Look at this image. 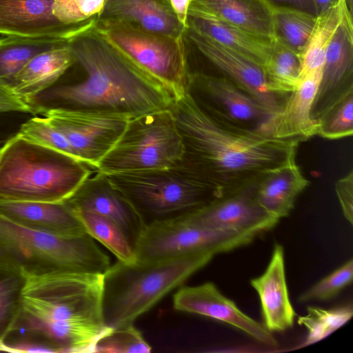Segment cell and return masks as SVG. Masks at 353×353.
<instances>
[{"label":"cell","mask_w":353,"mask_h":353,"mask_svg":"<svg viewBox=\"0 0 353 353\" xmlns=\"http://www.w3.org/2000/svg\"><path fill=\"white\" fill-rule=\"evenodd\" d=\"M9 334L40 341L57 353H93L110 327L102 308L103 274L58 272L23 276Z\"/></svg>","instance_id":"6da1fadb"},{"label":"cell","mask_w":353,"mask_h":353,"mask_svg":"<svg viewBox=\"0 0 353 353\" xmlns=\"http://www.w3.org/2000/svg\"><path fill=\"white\" fill-rule=\"evenodd\" d=\"M171 109L185 143V161L223 195L295 160L299 141L227 128L190 92L174 101Z\"/></svg>","instance_id":"7a4b0ae2"},{"label":"cell","mask_w":353,"mask_h":353,"mask_svg":"<svg viewBox=\"0 0 353 353\" xmlns=\"http://www.w3.org/2000/svg\"><path fill=\"white\" fill-rule=\"evenodd\" d=\"M70 46L85 79L53 85L31 99L28 104L32 115L53 109L92 108L136 117L171 108L173 100L163 88L132 67L92 30Z\"/></svg>","instance_id":"3957f363"},{"label":"cell","mask_w":353,"mask_h":353,"mask_svg":"<svg viewBox=\"0 0 353 353\" xmlns=\"http://www.w3.org/2000/svg\"><path fill=\"white\" fill-rule=\"evenodd\" d=\"M90 168L17 133L0 148V201L65 202L90 178Z\"/></svg>","instance_id":"277c9868"},{"label":"cell","mask_w":353,"mask_h":353,"mask_svg":"<svg viewBox=\"0 0 353 353\" xmlns=\"http://www.w3.org/2000/svg\"><path fill=\"white\" fill-rule=\"evenodd\" d=\"M210 254H193L152 262L118 261L103 274L102 308L110 328L134 324L166 294L206 265Z\"/></svg>","instance_id":"5b68a950"},{"label":"cell","mask_w":353,"mask_h":353,"mask_svg":"<svg viewBox=\"0 0 353 353\" xmlns=\"http://www.w3.org/2000/svg\"><path fill=\"white\" fill-rule=\"evenodd\" d=\"M109 256L89 234L48 233L0 214V270L21 275L58 272L103 274Z\"/></svg>","instance_id":"8992f818"},{"label":"cell","mask_w":353,"mask_h":353,"mask_svg":"<svg viewBox=\"0 0 353 353\" xmlns=\"http://www.w3.org/2000/svg\"><path fill=\"white\" fill-rule=\"evenodd\" d=\"M92 31L132 67L163 88L173 101L190 92L192 72L185 38L154 34L103 17L97 19Z\"/></svg>","instance_id":"52a82bcc"},{"label":"cell","mask_w":353,"mask_h":353,"mask_svg":"<svg viewBox=\"0 0 353 353\" xmlns=\"http://www.w3.org/2000/svg\"><path fill=\"white\" fill-rule=\"evenodd\" d=\"M104 176L130 201L145 225L191 212L224 196L185 161L166 170Z\"/></svg>","instance_id":"ba28073f"},{"label":"cell","mask_w":353,"mask_h":353,"mask_svg":"<svg viewBox=\"0 0 353 353\" xmlns=\"http://www.w3.org/2000/svg\"><path fill=\"white\" fill-rule=\"evenodd\" d=\"M185 145L171 108L132 118L96 170L103 176L160 170L185 161Z\"/></svg>","instance_id":"9c48e42d"},{"label":"cell","mask_w":353,"mask_h":353,"mask_svg":"<svg viewBox=\"0 0 353 353\" xmlns=\"http://www.w3.org/2000/svg\"><path fill=\"white\" fill-rule=\"evenodd\" d=\"M254 234L209 228L182 216L146 224L134 246L135 261L145 263L193 254L213 256L250 243Z\"/></svg>","instance_id":"30bf717a"},{"label":"cell","mask_w":353,"mask_h":353,"mask_svg":"<svg viewBox=\"0 0 353 353\" xmlns=\"http://www.w3.org/2000/svg\"><path fill=\"white\" fill-rule=\"evenodd\" d=\"M190 93L204 111L224 127L240 132L271 136L278 112L225 77L192 72Z\"/></svg>","instance_id":"8fae6325"},{"label":"cell","mask_w":353,"mask_h":353,"mask_svg":"<svg viewBox=\"0 0 353 353\" xmlns=\"http://www.w3.org/2000/svg\"><path fill=\"white\" fill-rule=\"evenodd\" d=\"M41 116L65 136L76 157L94 169L133 118L92 108L53 109Z\"/></svg>","instance_id":"7c38bea8"},{"label":"cell","mask_w":353,"mask_h":353,"mask_svg":"<svg viewBox=\"0 0 353 353\" xmlns=\"http://www.w3.org/2000/svg\"><path fill=\"white\" fill-rule=\"evenodd\" d=\"M258 181L181 216L209 228L250 232L259 236L272 230L279 219L267 212L257 202Z\"/></svg>","instance_id":"4fadbf2b"},{"label":"cell","mask_w":353,"mask_h":353,"mask_svg":"<svg viewBox=\"0 0 353 353\" xmlns=\"http://www.w3.org/2000/svg\"><path fill=\"white\" fill-rule=\"evenodd\" d=\"M197 50L221 74L243 91L274 112H279L287 97L272 93L268 88L263 68L243 54L202 35L190 27L185 32Z\"/></svg>","instance_id":"5bb4252c"},{"label":"cell","mask_w":353,"mask_h":353,"mask_svg":"<svg viewBox=\"0 0 353 353\" xmlns=\"http://www.w3.org/2000/svg\"><path fill=\"white\" fill-rule=\"evenodd\" d=\"M54 0H0V34L54 38L71 42L97 21L64 24L52 13Z\"/></svg>","instance_id":"9a60e30c"},{"label":"cell","mask_w":353,"mask_h":353,"mask_svg":"<svg viewBox=\"0 0 353 353\" xmlns=\"http://www.w3.org/2000/svg\"><path fill=\"white\" fill-rule=\"evenodd\" d=\"M173 306L180 312L205 316L228 323L267 346H278L276 339L263 324L243 312L212 282L179 288L173 296Z\"/></svg>","instance_id":"2e32d148"},{"label":"cell","mask_w":353,"mask_h":353,"mask_svg":"<svg viewBox=\"0 0 353 353\" xmlns=\"http://www.w3.org/2000/svg\"><path fill=\"white\" fill-rule=\"evenodd\" d=\"M353 90L352 13L347 12L337 27L325 52L321 79L312 108L319 117L334 101Z\"/></svg>","instance_id":"e0dca14e"},{"label":"cell","mask_w":353,"mask_h":353,"mask_svg":"<svg viewBox=\"0 0 353 353\" xmlns=\"http://www.w3.org/2000/svg\"><path fill=\"white\" fill-rule=\"evenodd\" d=\"M65 202L72 210L89 211L103 216L118 225L132 245L145 223L130 201L102 175L89 179Z\"/></svg>","instance_id":"ac0fdd59"},{"label":"cell","mask_w":353,"mask_h":353,"mask_svg":"<svg viewBox=\"0 0 353 353\" xmlns=\"http://www.w3.org/2000/svg\"><path fill=\"white\" fill-rule=\"evenodd\" d=\"M250 284L259 295L265 327L271 332L292 327L296 314L289 297L284 249L281 244H274L265 271L251 279Z\"/></svg>","instance_id":"d6986e66"},{"label":"cell","mask_w":353,"mask_h":353,"mask_svg":"<svg viewBox=\"0 0 353 353\" xmlns=\"http://www.w3.org/2000/svg\"><path fill=\"white\" fill-rule=\"evenodd\" d=\"M323 71L302 77L296 88L287 97L275 115L271 136L299 143L317 135V122L312 117V108Z\"/></svg>","instance_id":"ffe728a7"},{"label":"cell","mask_w":353,"mask_h":353,"mask_svg":"<svg viewBox=\"0 0 353 353\" xmlns=\"http://www.w3.org/2000/svg\"><path fill=\"white\" fill-rule=\"evenodd\" d=\"M100 17L121 21L154 34L185 38L187 29L165 0H107Z\"/></svg>","instance_id":"44dd1931"},{"label":"cell","mask_w":353,"mask_h":353,"mask_svg":"<svg viewBox=\"0 0 353 353\" xmlns=\"http://www.w3.org/2000/svg\"><path fill=\"white\" fill-rule=\"evenodd\" d=\"M0 214L24 226L48 233L70 236L87 234L66 202L0 201Z\"/></svg>","instance_id":"7402d4cb"},{"label":"cell","mask_w":353,"mask_h":353,"mask_svg":"<svg viewBox=\"0 0 353 353\" xmlns=\"http://www.w3.org/2000/svg\"><path fill=\"white\" fill-rule=\"evenodd\" d=\"M202 35L251 59L263 68L272 40L251 34L218 17L190 5L188 25Z\"/></svg>","instance_id":"603a6c76"},{"label":"cell","mask_w":353,"mask_h":353,"mask_svg":"<svg viewBox=\"0 0 353 353\" xmlns=\"http://www.w3.org/2000/svg\"><path fill=\"white\" fill-rule=\"evenodd\" d=\"M309 183L293 160L270 170L258 181L256 198L263 209L280 220L290 214Z\"/></svg>","instance_id":"cb8c5ba5"},{"label":"cell","mask_w":353,"mask_h":353,"mask_svg":"<svg viewBox=\"0 0 353 353\" xmlns=\"http://www.w3.org/2000/svg\"><path fill=\"white\" fill-rule=\"evenodd\" d=\"M76 60L70 43L41 52L15 75L10 88L28 101L53 86Z\"/></svg>","instance_id":"d4e9b609"},{"label":"cell","mask_w":353,"mask_h":353,"mask_svg":"<svg viewBox=\"0 0 353 353\" xmlns=\"http://www.w3.org/2000/svg\"><path fill=\"white\" fill-rule=\"evenodd\" d=\"M190 5L258 37H275L271 5L265 0H192Z\"/></svg>","instance_id":"484cf974"},{"label":"cell","mask_w":353,"mask_h":353,"mask_svg":"<svg viewBox=\"0 0 353 353\" xmlns=\"http://www.w3.org/2000/svg\"><path fill=\"white\" fill-rule=\"evenodd\" d=\"M352 7L346 0H337L316 16L310 37L300 54V79L312 72L323 71L327 48L347 12ZM300 80V79H299Z\"/></svg>","instance_id":"4316f807"},{"label":"cell","mask_w":353,"mask_h":353,"mask_svg":"<svg viewBox=\"0 0 353 353\" xmlns=\"http://www.w3.org/2000/svg\"><path fill=\"white\" fill-rule=\"evenodd\" d=\"M70 42L54 38L7 36L0 39V86L10 87L15 75L36 55Z\"/></svg>","instance_id":"83f0119b"},{"label":"cell","mask_w":353,"mask_h":353,"mask_svg":"<svg viewBox=\"0 0 353 353\" xmlns=\"http://www.w3.org/2000/svg\"><path fill=\"white\" fill-rule=\"evenodd\" d=\"M263 70L268 90L276 95L287 97L299 83L300 55L275 37Z\"/></svg>","instance_id":"f1b7e54d"},{"label":"cell","mask_w":353,"mask_h":353,"mask_svg":"<svg viewBox=\"0 0 353 353\" xmlns=\"http://www.w3.org/2000/svg\"><path fill=\"white\" fill-rule=\"evenodd\" d=\"M275 37L299 55L313 30L316 15L295 8L271 5Z\"/></svg>","instance_id":"f546056e"},{"label":"cell","mask_w":353,"mask_h":353,"mask_svg":"<svg viewBox=\"0 0 353 353\" xmlns=\"http://www.w3.org/2000/svg\"><path fill=\"white\" fill-rule=\"evenodd\" d=\"M72 210L83 225L86 233L103 244L118 261L127 263L135 261L133 246L118 225L103 216L89 211Z\"/></svg>","instance_id":"4dcf8cb0"},{"label":"cell","mask_w":353,"mask_h":353,"mask_svg":"<svg viewBox=\"0 0 353 353\" xmlns=\"http://www.w3.org/2000/svg\"><path fill=\"white\" fill-rule=\"evenodd\" d=\"M352 315V303L330 309L308 306L306 314L299 316L297 320L298 323L304 326L307 331L301 346L310 345L327 337L345 324Z\"/></svg>","instance_id":"1f68e13d"},{"label":"cell","mask_w":353,"mask_h":353,"mask_svg":"<svg viewBox=\"0 0 353 353\" xmlns=\"http://www.w3.org/2000/svg\"><path fill=\"white\" fill-rule=\"evenodd\" d=\"M317 135L339 139L353 134V90L330 105L316 119Z\"/></svg>","instance_id":"d6a6232c"},{"label":"cell","mask_w":353,"mask_h":353,"mask_svg":"<svg viewBox=\"0 0 353 353\" xmlns=\"http://www.w3.org/2000/svg\"><path fill=\"white\" fill-rule=\"evenodd\" d=\"M151 350L134 324L110 328L94 347V352L98 353H148Z\"/></svg>","instance_id":"836d02e7"},{"label":"cell","mask_w":353,"mask_h":353,"mask_svg":"<svg viewBox=\"0 0 353 353\" xmlns=\"http://www.w3.org/2000/svg\"><path fill=\"white\" fill-rule=\"evenodd\" d=\"M18 134L30 141L77 159L65 136L44 117L34 115L26 119Z\"/></svg>","instance_id":"e575fe53"},{"label":"cell","mask_w":353,"mask_h":353,"mask_svg":"<svg viewBox=\"0 0 353 353\" xmlns=\"http://www.w3.org/2000/svg\"><path fill=\"white\" fill-rule=\"evenodd\" d=\"M23 276L0 270V340L9 334L19 309Z\"/></svg>","instance_id":"d590c367"},{"label":"cell","mask_w":353,"mask_h":353,"mask_svg":"<svg viewBox=\"0 0 353 353\" xmlns=\"http://www.w3.org/2000/svg\"><path fill=\"white\" fill-rule=\"evenodd\" d=\"M106 0H54L52 13L64 24H79L97 20Z\"/></svg>","instance_id":"8d00e7d4"},{"label":"cell","mask_w":353,"mask_h":353,"mask_svg":"<svg viewBox=\"0 0 353 353\" xmlns=\"http://www.w3.org/2000/svg\"><path fill=\"white\" fill-rule=\"evenodd\" d=\"M352 279L353 259H350L301 294L298 301L300 303H306L330 299L349 285Z\"/></svg>","instance_id":"74e56055"},{"label":"cell","mask_w":353,"mask_h":353,"mask_svg":"<svg viewBox=\"0 0 353 353\" xmlns=\"http://www.w3.org/2000/svg\"><path fill=\"white\" fill-rule=\"evenodd\" d=\"M0 351L14 353H57V350L40 341L19 337L12 342L6 340H0Z\"/></svg>","instance_id":"f35d334b"},{"label":"cell","mask_w":353,"mask_h":353,"mask_svg":"<svg viewBox=\"0 0 353 353\" xmlns=\"http://www.w3.org/2000/svg\"><path fill=\"white\" fill-rule=\"evenodd\" d=\"M337 195L343 214L347 221L353 223V170L339 179L335 183Z\"/></svg>","instance_id":"ab89813d"},{"label":"cell","mask_w":353,"mask_h":353,"mask_svg":"<svg viewBox=\"0 0 353 353\" xmlns=\"http://www.w3.org/2000/svg\"><path fill=\"white\" fill-rule=\"evenodd\" d=\"M14 113L32 114V110L28 103L12 88L0 86V114Z\"/></svg>","instance_id":"60d3db41"},{"label":"cell","mask_w":353,"mask_h":353,"mask_svg":"<svg viewBox=\"0 0 353 353\" xmlns=\"http://www.w3.org/2000/svg\"><path fill=\"white\" fill-rule=\"evenodd\" d=\"M12 114H0V148L9 139L18 133L21 125L12 119Z\"/></svg>","instance_id":"b9f144b4"},{"label":"cell","mask_w":353,"mask_h":353,"mask_svg":"<svg viewBox=\"0 0 353 353\" xmlns=\"http://www.w3.org/2000/svg\"><path fill=\"white\" fill-rule=\"evenodd\" d=\"M179 23L186 29L188 25V11L192 0H165Z\"/></svg>","instance_id":"7bdbcfd3"},{"label":"cell","mask_w":353,"mask_h":353,"mask_svg":"<svg viewBox=\"0 0 353 353\" xmlns=\"http://www.w3.org/2000/svg\"><path fill=\"white\" fill-rule=\"evenodd\" d=\"M270 5L283 6L303 10L316 15L312 0H265Z\"/></svg>","instance_id":"ee69618b"},{"label":"cell","mask_w":353,"mask_h":353,"mask_svg":"<svg viewBox=\"0 0 353 353\" xmlns=\"http://www.w3.org/2000/svg\"><path fill=\"white\" fill-rule=\"evenodd\" d=\"M336 1L337 0H312L315 7L316 16L330 8Z\"/></svg>","instance_id":"f6af8a7d"},{"label":"cell","mask_w":353,"mask_h":353,"mask_svg":"<svg viewBox=\"0 0 353 353\" xmlns=\"http://www.w3.org/2000/svg\"><path fill=\"white\" fill-rule=\"evenodd\" d=\"M107 1V0H106Z\"/></svg>","instance_id":"bcb514c9"}]
</instances>
